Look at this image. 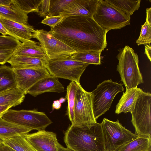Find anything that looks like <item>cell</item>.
<instances>
[{
  "label": "cell",
  "instance_id": "cell-15",
  "mask_svg": "<svg viewBox=\"0 0 151 151\" xmlns=\"http://www.w3.org/2000/svg\"><path fill=\"white\" fill-rule=\"evenodd\" d=\"M0 22L10 36L23 42L30 40L35 31L32 26L25 25L5 18L0 16Z\"/></svg>",
  "mask_w": 151,
  "mask_h": 151
},
{
  "label": "cell",
  "instance_id": "cell-12",
  "mask_svg": "<svg viewBox=\"0 0 151 151\" xmlns=\"http://www.w3.org/2000/svg\"><path fill=\"white\" fill-rule=\"evenodd\" d=\"M13 69L17 88L21 90L25 95L27 91L39 80L51 76L46 68H13Z\"/></svg>",
  "mask_w": 151,
  "mask_h": 151
},
{
  "label": "cell",
  "instance_id": "cell-43",
  "mask_svg": "<svg viewBox=\"0 0 151 151\" xmlns=\"http://www.w3.org/2000/svg\"><path fill=\"white\" fill-rule=\"evenodd\" d=\"M57 151H73L68 148H65L59 143L58 144Z\"/></svg>",
  "mask_w": 151,
  "mask_h": 151
},
{
  "label": "cell",
  "instance_id": "cell-24",
  "mask_svg": "<svg viewBox=\"0 0 151 151\" xmlns=\"http://www.w3.org/2000/svg\"><path fill=\"white\" fill-rule=\"evenodd\" d=\"M117 151H151V137L138 136Z\"/></svg>",
  "mask_w": 151,
  "mask_h": 151
},
{
  "label": "cell",
  "instance_id": "cell-5",
  "mask_svg": "<svg viewBox=\"0 0 151 151\" xmlns=\"http://www.w3.org/2000/svg\"><path fill=\"white\" fill-rule=\"evenodd\" d=\"M123 84L111 79L99 83L91 92L93 112L96 120L110 108L113 100L119 93L123 91Z\"/></svg>",
  "mask_w": 151,
  "mask_h": 151
},
{
  "label": "cell",
  "instance_id": "cell-13",
  "mask_svg": "<svg viewBox=\"0 0 151 151\" xmlns=\"http://www.w3.org/2000/svg\"><path fill=\"white\" fill-rule=\"evenodd\" d=\"M36 151H57L59 143L55 133L45 130L23 135Z\"/></svg>",
  "mask_w": 151,
  "mask_h": 151
},
{
  "label": "cell",
  "instance_id": "cell-46",
  "mask_svg": "<svg viewBox=\"0 0 151 151\" xmlns=\"http://www.w3.org/2000/svg\"><path fill=\"white\" fill-rule=\"evenodd\" d=\"M2 142V141H0V144Z\"/></svg>",
  "mask_w": 151,
  "mask_h": 151
},
{
  "label": "cell",
  "instance_id": "cell-31",
  "mask_svg": "<svg viewBox=\"0 0 151 151\" xmlns=\"http://www.w3.org/2000/svg\"><path fill=\"white\" fill-rule=\"evenodd\" d=\"M151 42V25L145 22L141 26L140 35L136 43L138 45H139L147 44L150 45Z\"/></svg>",
  "mask_w": 151,
  "mask_h": 151
},
{
  "label": "cell",
  "instance_id": "cell-45",
  "mask_svg": "<svg viewBox=\"0 0 151 151\" xmlns=\"http://www.w3.org/2000/svg\"><path fill=\"white\" fill-rule=\"evenodd\" d=\"M3 141V140L2 139H0V141Z\"/></svg>",
  "mask_w": 151,
  "mask_h": 151
},
{
  "label": "cell",
  "instance_id": "cell-27",
  "mask_svg": "<svg viewBox=\"0 0 151 151\" xmlns=\"http://www.w3.org/2000/svg\"><path fill=\"white\" fill-rule=\"evenodd\" d=\"M80 84V83L71 81L67 87L65 96L68 103L67 114L71 123L73 118V109L76 95Z\"/></svg>",
  "mask_w": 151,
  "mask_h": 151
},
{
  "label": "cell",
  "instance_id": "cell-18",
  "mask_svg": "<svg viewBox=\"0 0 151 151\" xmlns=\"http://www.w3.org/2000/svg\"><path fill=\"white\" fill-rule=\"evenodd\" d=\"M142 91V89L137 87L126 90L116 106L115 113L118 114L122 112H131L138 97Z\"/></svg>",
  "mask_w": 151,
  "mask_h": 151
},
{
  "label": "cell",
  "instance_id": "cell-36",
  "mask_svg": "<svg viewBox=\"0 0 151 151\" xmlns=\"http://www.w3.org/2000/svg\"><path fill=\"white\" fill-rule=\"evenodd\" d=\"M146 22L151 25V7L146 9Z\"/></svg>",
  "mask_w": 151,
  "mask_h": 151
},
{
  "label": "cell",
  "instance_id": "cell-26",
  "mask_svg": "<svg viewBox=\"0 0 151 151\" xmlns=\"http://www.w3.org/2000/svg\"><path fill=\"white\" fill-rule=\"evenodd\" d=\"M16 151H36L26 140L23 135H19L5 139L2 142Z\"/></svg>",
  "mask_w": 151,
  "mask_h": 151
},
{
  "label": "cell",
  "instance_id": "cell-32",
  "mask_svg": "<svg viewBox=\"0 0 151 151\" xmlns=\"http://www.w3.org/2000/svg\"><path fill=\"white\" fill-rule=\"evenodd\" d=\"M21 43L10 36L0 35V50L16 49Z\"/></svg>",
  "mask_w": 151,
  "mask_h": 151
},
{
  "label": "cell",
  "instance_id": "cell-34",
  "mask_svg": "<svg viewBox=\"0 0 151 151\" xmlns=\"http://www.w3.org/2000/svg\"><path fill=\"white\" fill-rule=\"evenodd\" d=\"M15 49L0 50V64L3 65L7 62L14 55Z\"/></svg>",
  "mask_w": 151,
  "mask_h": 151
},
{
  "label": "cell",
  "instance_id": "cell-22",
  "mask_svg": "<svg viewBox=\"0 0 151 151\" xmlns=\"http://www.w3.org/2000/svg\"><path fill=\"white\" fill-rule=\"evenodd\" d=\"M25 94L17 88L0 93V106L8 105L12 107L21 104L24 101Z\"/></svg>",
  "mask_w": 151,
  "mask_h": 151
},
{
  "label": "cell",
  "instance_id": "cell-17",
  "mask_svg": "<svg viewBox=\"0 0 151 151\" xmlns=\"http://www.w3.org/2000/svg\"><path fill=\"white\" fill-rule=\"evenodd\" d=\"M48 60L47 57L39 58L14 55L7 63L14 68H46Z\"/></svg>",
  "mask_w": 151,
  "mask_h": 151
},
{
  "label": "cell",
  "instance_id": "cell-39",
  "mask_svg": "<svg viewBox=\"0 0 151 151\" xmlns=\"http://www.w3.org/2000/svg\"><path fill=\"white\" fill-rule=\"evenodd\" d=\"M12 107L11 106L8 105L0 106V118L2 117L3 114Z\"/></svg>",
  "mask_w": 151,
  "mask_h": 151
},
{
  "label": "cell",
  "instance_id": "cell-14",
  "mask_svg": "<svg viewBox=\"0 0 151 151\" xmlns=\"http://www.w3.org/2000/svg\"><path fill=\"white\" fill-rule=\"evenodd\" d=\"M99 1V0H74L60 15L64 19L79 16L93 17Z\"/></svg>",
  "mask_w": 151,
  "mask_h": 151
},
{
  "label": "cell",
  "instance_id": "cell-1",
  "mask_svg": "<svg viewBox=\"0 0 151 151\" xmlns=\"http://www.w3.org/2000/svg\"><path fill=\"white\" fill-rule=\"evenodd\" d=\"M56 38L78 52H101L107 46L109 31L99 25L93 17L79 16L64 18L49 31Z\"/></svg>",
  "mask_w": 151,
  "mask_h": 151
},
{
  "label": "cell",
  "instance_id": "cell-21",
  "mask_svg": "<svg viewBox=\"0 0 151 151\" xmlns=\"http://www.w3.org/2000/svg\"><path fill=\"white\" fill-rule=\"evenodd\" d=\"M119 12L129 17L139 8L141 0H104Z\"/></svg>",
  "mask_w": 151,
  "mask_h": 151
},
{
  "label": "cell",
  "instance_id": "cell-40",
  "mask_svg": "<svg viewBox=\"0 0 151 151\" xmlns=\"http://www.w3.org/2000/svg\"><path fill=\"white\" fill-rule=\"evenodd\" d=\"M61 106V104L59 100H56L53 101L52 104V109H59Z\"/></svg>",
  "mask_w": 151,
  "mask_h": 151
},
{
  "label": "cell",
  "instance_id": "cell-8",
  "mask_svg": "<svg viewBox=\"0 0 151 151\" xmlns=\"http://www.w3.org/2000/svg\"><path fill=\"white\" fill-rule=\"evenodd\" d=\"M2 118L7 121L38 131L45 130L52 123L45 113L36 109L16 110L9 109Z\"/></svg>",
  "mask_w": 151,
  "mask_h": 151
},
{
  "label": "cell",
  "instance_id": "cell-11",
  "mask_svg": "<svg viewBox=\"0 0 151 151\" xmlns=\"http://www.w3.org/2000/svg\"><path fill=\"white\" fill-rule=\"evenodd\" d=\"M93 17L99 25L109 31L130 24V17L122 14L104 0H99Z\"/></svg>",
  "mask_w": 151,
  "mask_h": 151
},
{
  "label": "cell",
  "instance_id": "cell-37",
  "mask_svg": "<svg viewBox=\"0 0 151 151\" xmlns=\"http://www.w3.org/2000/svg\"><path fill=\"white\" fill-rule=\"evenodd\" d=\"M0 151H16L11 147L2 143L0 144Z\"/></svg>",
  "mask_w": 151,
  "mask_h": 151
},
{
  "label": "cell",
  "instance_id": "cell-3",
  "mask_svg": "<svg viewBox=\"0 0 151 151\" xmlns=\"http://www.w3.org/2000/svg\"><path fill=\"white\" fill-rule=\"evenodd\" d=\"M117 71L126 90L136 88L144 83L138 65L139 59L133 49L128 45L118 50Z\"/></svg>",
  "mask_w": 151,
  "mask_h": 151
},
{
  "label": "cell",
  "instance_id": "cell-38",
  "mask_svg": "<svg viewBox=\"0 0 151 151\" xmlns=\"http://www.w3.org/2000/svg\"><path fill=\"white\" fill-rule=\"evenodd\" d=\"M145 51L144 53L146 54L148 58L151 61V47L150 45H145Z\"/></svg>",
  "mask_w": 151,
  "mask_h": 151
},
{
  "label": "cell",
  "instance_id": "cell-28",
  "mask_svg": "<svg viewBox=\"0 0 151 151\" xmlns=\"http://www.w3.org/2000/svg\"><path fill=\"white\" fill-rule=\"evenodd\" d=\"M42 0H12L11 5L21 12L28 14L38 13Z\"/></svg>",
  "mask_w": 151,
  "mask_h": 151
},
{
  "label": "cell",
  "instance_id": "cell-2",
  "mask_svg": "<svg viewBox=\"0 0 151 151\" xmlns=\"http://www.w3.org/2000/svg\"><path fill=\"white\" fill-rule=\"evenodd\" d=\"M64 134L67 148L73 151H106L101 123L90 127L70 126Z\"/></svg>",
  "mask_w": 151,
  "mask_h": 151
},
{
  "label": "cell",
  "instance_id": "cell-44",
  "mask_svg": "<svg viewBox=\"0 0 151 151\" xmlns=\"http://www.w3.org/2000/svg\"><path fill=\"white\" fill-rule=\"evenodd\" d=\"M66 98H63V97H61L60 98L59 100L60 102L61 103H64L66 101Z\"/></svg>",
  "mask_w": 151,
  "mask_h": 151
},
{
  "label": "cell",
  "instance_id": "cell-23",
  "mask_svg": "<svg viewBox=\"0 0 151 151\" xmlns=\"http://www.w3.org/2000/svg\"><path fill=\"white\" fill-rule=\"evenodd\" d=\"M17 88L13 68L6 65L0 66V93Z\"/></svg>",
  "mask_w": 151,
  "mask_h": 151
},
{
  "label": "cell",
  "instance_id": "cell-4",
  "mask_svg": "<svg viewBox=\"0 0 151 151\" xmlns=\"http://www.w3.org/2000/svg\"><path fill=\"white\" fill-rule=\"evenodd\" d=\"M101 124L106 151H117L138 136L123 126L118 119L114 122L105 118Z\"/></svg>",
  "mask_w": 151,
  "mask_h": 151
},
{
  "label": "cell",
  "instance_id": "cell-16",
  "mask_svg": "<svg viewBox=\"0 0 151 151\" xmlns=\"http://www.w3.org/2000/svg\"><path fill=\"white\" fill-rule=\"evenodd\" d=\"M58 78L51 75L44 78L32 86L27 91L26 94L36 97L46 92H63L64 91V88Z\"/></svg>",
  "mask_w": 151,
  "mask_h": 151
},
{
  "label": "cell",
  "instance_id": "cell-7",
  "mask_svg": "<svg viewBox=\"0 0 151 151\" xmlns=\"http://www.w3.org/2000/svg\"><path fill=\"white\" fill-rule=\"evenodd\" d=\"M32 38L39 41L48 60L70 58L78 52L55 37L50 31L43 29L35 30Z\"/></svg>",
  "mask_w": 151,
  "mask_h": 151
},
{
  "label": "cell",
  "instance_id": "cell-19",
  "mask_svg": "<svg viewBox=\"0 0 151 151\" xmlns=\"http://www.w3.org/2000/svg\"><path fill=\"white\" fill-rule=\"evenodd\" d=\"M20 56L43 58L47 57L37 42L29 40L22 42L15 49L14 54Z\"/></svg>",
  "mask_w": 151,
  "mask_h": 151
},
{
  "label": "cell",
  "instance_id": "cell-33",
  "mask_svg": "<svg viewBox=\"0 0 151 151\" xmlns=\"http://www.w3.org/2000/svg\"><path fill=\"white\" fill-rule=\"evenodd\" d=\"M64 19L61 15L49 16H47L43 20L41 23L54 28L60 22Z\"/></svg>",
  "mask_w": 151,
  "mask_h": 151
},
{
  "label": "cell",
  "instance_id": "cell-29",
  "mask_svg": "<svg viewBox=\"0 0 151 151\" xmlns=\"http://www.w3.org/2000/svg\"><path fill=\"white\" fill-rule=\"evenodd\" d=\"M101 52L96 51L78 52L73 55L71 58L89 65H97L101 64Z\"/></svg>",
  "mask_w": 151,
  "mask_h": 151
},
{
  "label": "cell",
  "instance_id": "cell-30",
  "mask_svg": "<svg viewBox=\"0 0 151 151\" xmlns=\"http://www.w3.org/2000/svg\"><path fill=\"white\" fill-rule=\"evenodd\" d=\"M74 0H50L49 16H58Z\"/></svg>",
  "mask_w": 151,
  "mask_h": 151
},
{
  "label": "cell",
  "instance_id": "cell-6",
  "mask_svg": "<svg viewBox=\"0 0 151 151\" xmlns=\"http://www.w3.org/2000/svg\"><path fill=\"white\" fill-rule=\"evenodd\" d=\"M131 122L138 136L151 137V94L142 91L130 112Z\"/></svg>",
  "mask_w": 151,
  "mask_h": 151
},
{
  "label": "cell",
  "instance_id": "cell-10",
  "mask_svg": "<svg viewBox=\"0 0 151 151\" xmlns=\"http://www.w3.org/2000/svg\"><path fill=\"white\" fill-rule=\"evenodd\" d=\"M89 65L70 58L48 60L46 68L51 76L80 83L81 77Z\"/></svg>",
  "mask_w": 151,
  "mask_h": 151
},
{
  "label": "cell",
  "instance_id": "cell-42",
  "mask_svg": "<svg viewBox=\"0 0 151 151\" xmlns=\"http://www.w3.org/2000/svg\"><path fill=\"white\" fill-rule=\"evenodd\" d=\"M12 0H0V6H10Z\"/></svg>",
  "mask_w": 151,
  "mask_h": 151
},
{
  "label": "cell",
  "instance_id": "cell-35",
  "mask_svg": "<svg viewBox=\"0 0 151 151\" xmlns=\"http://www.w3.org/2000/svg\"><path fill=\"white\" fill-rule=\"evenodd\" d=\"M50 0H42L39 7L38 14L40 17H45L49 12Z\"/></svg>",
  "mask_w": 151,
  "mask_h": 151
},
{
  "label": "cell",
  "instance_id": "cell-9",
  "mask_svg": "<svg viewBox=\"0 0 151 151\" xmlns=\"http://www.w3.org/2000/svg\"><path fill=\"white\" fill-rule=\"evenodd\" d=\"M71 126L90 127L97 123L94 115L91 92L85 91L80 84L75 97Z\"/></svg>",
  "mask_w": 151,
  "mask_h": 151
},
{
  "label": "cell",
  "instance_id": "cell-20",
  "mask_svg": "<svg viewBox=\"0 0 151 151\" xmlns=\"http://www.w3.org/2000/svg\"><path fill=\"white\" fill-rule=\"evenodd\" d=\"M32 130L0 118V139L3 140L9 137L27 134Z\"/></svg>",
  "mask_w": 151,
  "mask_h": 151
},
{
  "label": "cell",
  "instance_id": "cell-41",
  "mask_svg": "<svg viewBox=\"0 0 151 151\" xmlns=\"http://www.w3.org/2000/svg\"><path fill=\"white\" fill-rule=\"evenodd\" d=\"M0 33L3 35H9V33L5 29L4 25L0 22Z\"/></svg>",
  "mask_w": 151,
  "mask_h": 151
},
{
  "label": "cell",
  "instance_id": "cell-25",
  "mask_svg": "<svg viewBox=\"0 0 151 151\" xmlns=\"http://www.w3.org/2000/svg\"><path fill=\"white\" fill-rule=\"evenodd\" d=\"M27 14L18 10L13 6H0V16L6 19L25 25L28 23Z\"/></svg>",
  "mask_w": 151,
  "mask_h": 151
}]
</instances>
